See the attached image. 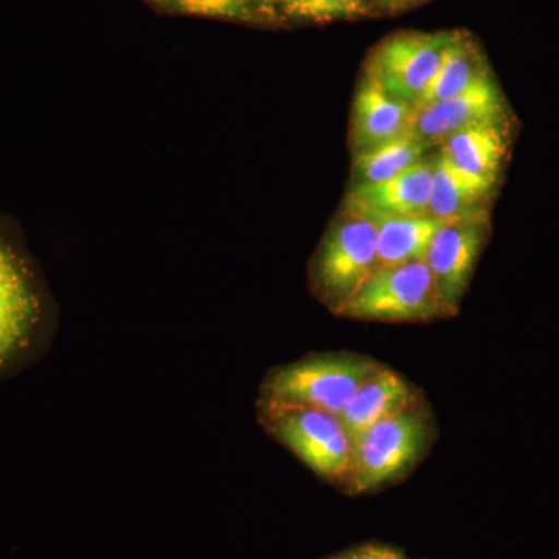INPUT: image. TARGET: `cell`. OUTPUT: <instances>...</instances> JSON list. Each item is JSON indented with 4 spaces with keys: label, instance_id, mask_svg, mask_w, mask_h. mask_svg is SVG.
I'll return each mask as SVG.
<instances>
[{
    "label": "cell",
    "instance_id": "6da1fadb",
    "mask_svg": "<svg viewBox=\"0 0 559 559\" xmlns=\"http://www.w3.org/2000/svg\"><path fill=\"white\" fill-rule=\"evenodd\" d=\"M436 440V419L425 400L382 419L352 441L345 492L370 495L399 484L426 457Z\"/></svg>",
    "mask_w": 559,
    "mask_h": 559
},
{
    "label": "cell",
    "instance_id": "7a4b0ae2",
    "mask_svg": "<svg viewBox=\"0 0 559 559\" xmlns=\"http://www.w3.org/2000/svg\"><path fill=\"white\" fill-rule=\"evenodd\" d=\"M381 364L355 353H325L275 367L260 388V401L311 407L340 417L356 390Z\"/></svg>",
    "mask_w": 559,
    "mask_h": 559
},
{
    "label": "cell",
    "instance_id": "3957f363",
    "mask_svg": "<svg viewBox=\"0 0 559 559\" xmlns=\"http://www.w3.org/2000/svg\"><path fill=\"white\" fill-rule=\"evenodd\" d=\"M378 267L377 226L369 216L345 205L311 261L312 293L337 316Z\"/></svg>",
    "mask_w": 559,
    "mask_h": 559
},
{
    "label": "cell",
    "instance_id": "277c9868",
    "mask_svg": "<svg viewBox=\"0 0 559 559\" xmlns=\"http://www.w3.org/2000/svg\"><path fill=\"white\" fill-rule=\"evenodd\" d=\"M259 421L267 436L334 487L345 488L352 471V439L340 417L311 407L259 400Z\"/></svg>",
    "mask_w": 559,
    "mask_h": 559
},
{
    "label": "cell",
    "instance_id": "5b68a950",
    "mask_svg": "<svg viewBox=\"0 0 559 559\" xmlns=\"http://www.w3.org/2000/svg\"><path fill=\"white\" fill-rule=\"evenodd\" d=\"M371 322L418 323L450 318L426 261L378 267L337 312Z\"/></svg>",
    "mask_w": 559,
    "mask_h": 559
},
{
    "label": "cell",
    "instance_id": "8992f818",
    "mask_svg": "<svg viewBox=\"0 0 559 559\" xmlns=\"http://www.w3.org/2000/svg\"><path fill=\"white\" fill-rule=\"evenodd\" d=\"M454 32H401L371 51L364 72L396 100L417 108L428 92Z\"/></svg>",
    "mask_w": 559,
    "mask_h": 559
},
{
    "label": "cell",
    "instance_id": "52a82bcc",
    "mask_svg": "<svg viewBox=\"0 0 559 559\" xmlns=\"http://www.w3.org/2000/svg\"><path fill=\"white\" fill-rule=\"evenodd\" d=\"M489 230L487 209L460 218L447 219L430 241L425 261L444 307L457 314Z\"/></svg>",
    "mask_w": 559,
    "mask_h": 559
},
{
    "label": "cell",
    "instance_id": "ba28073f",
    "mask_svg": "<svg viewBox=\"0 0 559 559\" xmlns=\"http://www.w3.org/2000/svg\"><path fill=\"white\" fill-rule=\"evenodd\" d=\"M499 119H507L506 100L492 73L488 72L457 97L415 108L411 134L437 148L455 132Z\"/></svg>",
    "mask_w": 559,
    "mask_h": 559
},
{
    "label": "cell",
    "instance_id": "9c48e42d",
    "mask_svg": "<svg viewBox=\"0 0 559 559\" xmlns=\"http://www.w3.org/2000/svg\"><path fill=\"white\" fill-rule=\"evenodd\" d=\"M40 301L24 261L0 235V367L28 344Z\"/></svg>",
    "mask_w": 559,
    "mask_h": 559
},
{
    "label": "cell",
    "instance_id": "30bf717a",
    "mask_svg": "<svg viewBox=\"0 0 559 559\" xmlns=\"http://www.w3.org/2000/svg\"><path fill=\"white\" fill-rule=\"evenodd\" d=\"M415 108L393 98L370 73L364 72L353 102L349 145L364 153L409 134Z\"/></svg>",
    "mask_w": 559,
    "mask_h": 559
},
{
    "label": "cell",
    "instance_id": "8fae6325",
    "mask_svg": "<svg viewBox=\"0 0 559 559\" xmlns=\"http://www.w3.org/2000/svg\"><path fill=\"white\" fill-rule=\"evenodd\" d=\"M436 156L381 182H355L345 205L364 215H428Z\"/></svg>",
    "mask_w": 559,
    "mask_h": 559
},
{
    "label": "cell",
    "instance_id": "7c38bea8",
    "mask_svg": "<svg viewBox=\"0 0 559 559\" xmlns=\"http://www.w3.org/2000/svg\"><path fill=\"white\" fill-rule=\"evenodd\" d=\"M419 400L421 395L409 381L382 366L356 390L340 419L353 441L371 426L400 414Z\"/></svg>",
    "mask_w": 559,
    "mask_h": 559
},
{
    "label": "cell",
    "instance_id": "4fadbf2b",
    "mask_svg": "<svg viewBox=\"0 0 559 559\" xmlns=\"http://www.w3.org/2000/svg\"><path fill=\"white\" fill-rule=\"evenodd\" d=\"M509 146V120L499 119L481 121L455 132L439 148L460 170L498 183Z\"/></svg>",
    "mask_w": 559,
    "mask_h": 559
},
{
    "label": "cell",
    "instance_id": "5bb4252c",
    "mask_svg": "<svg viewBox=\"0 0 559 559\" xmlns=\"http://www.w3.org/2000/svg\"><path fill=\"white\" fill-rule=\"evenodd\" d=\"M498 183L460 170L444 154H436L428 215L440 221L460 218L485 209Z\"/></svg>",
    "mask_w": 559,
    "mask_h": 559
},
{
    "label": "cell",
    "instance_id": "9a60e30c",
    "mask_svg": "<svg viewBox=\"0 0 559 559\" xmlns=\"http://www.w3.org/2000/svg\"><path fill=\"white\" fill-rule=\"evenodd\" d=\"M367 216L377 226L380 267L395 266L407 261H425L430 241L443 223L429 215Z\"/></svg>",
    "mask_w": 559,
    "mask_h": 559
},
{
    "label": "cell",
    "instance_id": "2e32d148",
    "mask_svg": "<svg viewBox=\"0 0 559 559\" xmlns=\"http://www.w3.org/2000/svg\"><path fill=\"white\" fill-rule=\"evenodd\" d=\"M488 72L491 70L488 68L487 58L473 36L454 32L439 70L417 108L457 97Z\"/></svg>",
    "mask_w": 559,
    "mask_h": 559
},
{
    "label": "cell",
    "instance_id": "e0dca14e",
    "mask_svg": "<svg viewBox=\"0 0 559 559\" xmlns=\"http://www.w3.org/2000/svg\"><path fill=\"white\" fill-rule=\"evenodd\" d=\"M430 150L432 146L411 132L401 135L377 148L355 154L353 179L355 182H381L393 178L429 157Z\"/></svg>",
    "mask_w": 559,
    "mask_h": 559
},
{
    "label": "cell",
    "instance_id": "ac0fdd59",
    "mask_svg": "<svg viewBox=\"0 0 559 559\" xmlns=\"http://www.w3.org/2000/svg\"><path fill=\"white\" fill-rule=\"evenodd\" d=\"M283 13L293 20L331 22L369 16L367 0H277Z\"/></svg>",
    "mask_w": 559,
    "mask_h": 559
},
{
    "label": "cell",
    "instance_id": "d6986e66",
    "mask_svg": "<svg viewBox=\"0 0 559 559\" xmlns=\"http://www.w3.org/2000/svg\"><path fill=\"white\" fill-rule=\"evenodd\" d=\"M173 9L194 16L250 20L249 0H167Z\"/></svg>",
    "mask_w": 559,
    "mask_h": 559
},
{
    "label": "cell",
    "instance_id": "ffe728a7",
    "mask_svg": "<svg viewBox=\"0 0 559 559\" xmlns=\"http://www.w3.org/2000/svg\"><path fill=\"white\" fill-rule=\"evenodd\" d=\"M325 559H411L403 550L388 544L367 543L349 547Z\"/></svg>",
    "mask_w": 559,
    "mask_h": 559
},
{
    "label": "cell",
    "instance_id": "44dd1931",
    "mask_svg": "<svg viewBox=\"0 0 559 559\" xmlns=\"http://www.w3.org/2000/svg\"><path fill=\"white\" fill-rule=\"evenodd\" d=\"M382 9L390 11H400L404 9H409V7L415 5V3L423 2V0H378Z\"/></svg>",
    "mask_w": 559,
    "mask_h": 559
},
{
    "label": "cell",
    "instance_id": "7402d4cb",
    "mask_svg": "<svg viewBox=\"0 0 559 559\" xmlns=\"http://www.w3.org/2000/svg\"><path fill=\"white\" fill-rule=\"evenodd\" d=\"M252 2L277 3V0H249V3H252Z\"/></svg>",
    "mask_w": 559,
    "mask_h": 559
}]
</instances>
